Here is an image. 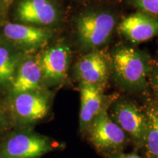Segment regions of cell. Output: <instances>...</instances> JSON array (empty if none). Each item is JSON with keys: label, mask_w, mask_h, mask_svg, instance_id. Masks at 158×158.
<instances>
[{"label": "cell", "mask_w": 158, "mask_h": 158, "mask_svg": "<svg viewBox=\"0 0 158 158\" xmlns=\"http://www.w3.org/2000/svg\"><path fill=\"white\" fill-rule=\"evenodd\" d=\"M149 76H150V81L154 92L158 97V61L155 64L152 65Z\"/></svg>", "instance_id": "e0dca14e"}, {"label": "cell", "mask_w": 158, "mask_h": 158, "mask_svg": "<svg viewBox=\"0 0 158 158\" xmlns=\"http://www.w3.org/2000/svg\"><path fill=\"white\" fill-rule=\"evenodd\" d=\"M51 150L46 138L20 133L11 137L2 149V158H38Z\"/></svg>", "instance_id": "5b68a950"}, {"label": "cell", "mask_w": 158, "mask_h": 158, "mask_svg": "<svg viewBox=\"0 0 158 158\" xmlns=\"http://www.w3.org/2000/svg\"><path fill=\"white\" fill-rule=\"evenodd\" d=\"M48 99L43 94L27 92L15 95L13 108L15 114L26 121H37L48 112Z\"/></svg>", "instance_id": "8fae6325"}, {"label": "cell", "mask_w": 158, "mask_h": 158, "mask_svg": "<svg viewBox=\"0 0 158 158\" xmlns=\"http://www.w3.org/2000/svg\"><path fill=\"white\" fill-rule=\"evenodd\" d=\"M88 129L91 141L100 151H118L127 142V134L108 115L106 107L96 116Z\"/></svg>", "instance_id": "3957f363"}, {"label": "cell", "mask_w": 158, "mask_h": 158, "mask_svg": "<svg viewBox=\"0 0 158 158\" xmlns=\"http://www.w3.org/2000/svg\"><path fill=\"white\" fill-rule=\"evenodd\" d=\"M80 93V126L81 130H85L105 107L103 96L101 86L84 83L81 84Z\"/></svg>", "instance_id": "7c38bea8"}, {"label": "cell", "mask_w": 158, "mask_h": 158, "mask_svg": "<svg viewBox=\"0 0 158 158\" xmlns=\"http://www.w3.org/2000/svg\"><path fill=\"white\" fill-rule=\"evenodd\" d=\"M19 55L7 45H0V84H11L19 63Z\"/></svg>", "instance_id": "9a60e30c"}, {"label": "cell", "mask_w": 158, "mask_h": 158, "mask_svg": "<svg viewBox=\"0 0 158 158\" xmlns=\"http://www.w3.org/2000/svg\"><path fill=\"white\" fill-rule=\"evenodd\" d=\"M140 10L158 18V0H132Z\"/></svg>", "instance_id": "2e32d148"}, {"label": "cell", "mask_w": 158, "mask_h": 158, "mask_svg": "<svg viewBox=\"0 0 158 158\" xmlns=\"http://www.w3.org/2000/svg\"><path fill=\"white\" fill-rule=\"evenodd\" d=\"M15 17L26 24L48 26L56 22L58 10L51 0H21L15 10Z\"/></svg>", "instance_id": "8992f818"}, {"label": "cell", "mask_w": 158, "mask_h": 158, "mask_svg": "<svg viewBox=\"0 0 158 158\" xmlns=\"http://www.w3.org/2000/svg\"><path fill=\"white\" fill-rule=\"evenodd\" d=\"M76 72L81 83L102 86L108 78L109 67L103 55L94 51L85 55L78 61Z\"/></svg>", "instance_id": "9c48e42d"}, {"label": "cell", "mask_w": 158, "mask_h": 158, "mask_svg": "<svg viewBox=\"0 0 158 158\" xmlns=\"http://www.w3.org/2000/svg\"><path fill=\"white\" fill-rule=\"evenodd\" d=\"M113 158H142L137 154H120L116 155Z\"/></svg>", "instance_id": "ac0fdd59"}, {"label": "cell", "mask_w": 158, "mask_h": 158, "mask_svg": "<svg viewBox=\"0 0 158 158\" xmlns=\"http://www.w3.org/2000/svg\"><path fill=\"white\" fill-rule=\"evenodd\" d=\"M113 68L117 79L130 88H142L151 70L149 59L141 51L121 48L114 52Z\"/></svg>", "instance_id": "6da1fadb"}, {"label": "cell", "mask_w": 158, "mask_h": 158, "mask_svg": "<svg viewBox=\"0 0 158 158\" xmlns=\"http://www.w3.org/2000/svg\"><path fill=\"white\" fill-rule=\"evenodd\" d=\"M111 118L136 143L143 145L147 130V116L135 104L122 100L114 105Z\"/></svg>", "instance_id": "277c9868"}, {"label": "cell", "mask_w": 158, "mask_h": 158, "mask_svg": "<svg viewBox=\"0 0 158 158\" xmlns=\"http://www.w3.org/2000/svg\"><path fill=\"white\" fill-rule=\"evenodd\" d=\"M115 19L106 12H90L80 15L76 27L78 39L83 46L93 48L107 41L115 27Z\"/></svg>", "instance_id": "7a4b0ae2"}, {"label": "cell", "mask_w": 158, "mask_h": 158, "mask_svg": "<svg viewBox=\"0 0 158 158\" xmlns=\"http://www.w3.org/2000/svg\"><path fill=\"white\" fill-rule=\"evenodd\" d=\"M43 78L38 59L28 58L19 65L11 82V92L14 95L37 89Z\"/></svg>", "instance_id": "4fadbf2b"}, {"label": "cell", "mask_w": 158, "mask_h": 158, "mask_svg": "<svg viewBox=\"0 0 158 158\" xmlns=\"http://www.w3.org/2000/svg\"><path fill=\"white\" fill-rule=\"evenodd\" d=\"M70 51L68 45L57 44L45 50L38 59L43 78L52 83H59L67 76Z\"/></svg>", "instance_id": "ba28073f"}, {"label": "cell", "mask_w": 158, "mask_h": 158, "mask_svg": "<svg viewBox=\"0 0 158 158\" xmlns=\"http://www.w3.org/2000/svg\"><path fill=\"white\" fill-rule=\"evenodd\" d=\"M147 130L143 145L149 158H158V107L149 106L145 110Z\"/></svg>", "instance_id": "5bb4252c"}, {"label": "cell", "mask_w": 158, "mask_h": 158, "mask_svg": "<svg viewBox=\"0 0 158 158\" xmlns=\"http://www.w3.org/2000/svg\"><path fill=\"white\" fill-rule=\"evenodd\" d=\"M3 34L14 44L25 48H35L47 43L51 34L48 31L35 26L23 23H7Z\"/></svg>", "instance_id": "30bf717a"}, {"label": "cell", "mask_w": 158, "mask_h": 158, "mask_svg": "<svg viewBox=\"0 0 158 158\" xmlns=\"http://www.w3.org/2000/svg\"><path fill=\"white\" fill-rule=\"evenodd\" d=\"M118 30L134 43L145 42L158 36V18L138 12L122 20Z\"/></svg>", "instance_id": "52a82bcc"}]
</instances>
